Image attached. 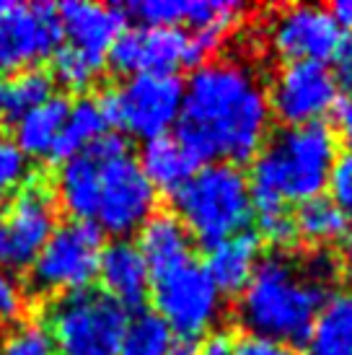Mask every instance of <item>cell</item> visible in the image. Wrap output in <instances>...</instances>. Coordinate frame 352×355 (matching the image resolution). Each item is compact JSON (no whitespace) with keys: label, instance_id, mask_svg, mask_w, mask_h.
Listing matches in <instances>:
<instances>
[{"label":"cell","instance_id":"d4e9b609","mask_svg":"<svg viewBox=\"0 0 352 355\" xmlns=\"http://www.w3.org/2000/svg\"><path fill=\"white\" fill-rule=\"evenodd\" d=\"M174 332L156 311H137L127 319L117 355H168Z\"/></svg>","mask_w":352,"mask_h":355},{"label":"cell","instance_id":"8d00e7d4","mask_svg":"<svg viewBox=\"0 0 352 355\" xmlns=\"http://www.w3.org/2000/svg\"><path fill=\"white\" fill-rule=\"evenodd\" d=\"M168 355H200V343L195 337H174Z\"/></svg>","mask_w":352,"mask_h":355},{"label":"cell","instance_id":"4316f807","mask_svg":"<svg viewBox=\"0 0 352 355\" xmlns=\"http://www.w3.org/2000/svg\"><path fill=\"white\" fill-rule=\"evenodd\" d=\"M0 355H55V343L44 324L24 322L0 343Z\"/></svg>","mask_w":352,"mask_h":355},{"label":"cell","instance_id":"83f0119b","mask_svg":"<svg viewBox=\"0 0 352 355\" xmlns=\"http://www.w3.org/2000/svg\"><path fill=\"white\" fill-rule=\"evenodd\" d=\"M29 177V156L8 135H0V192L21 187Z\"/></svg>","mask_w":352,"mask_h":355},{"label":"cell","instance_id":"7a4b0ae2","mask_svg":"<svg viewBox=\"0 0 352 355\" xmlns=\"http://www.w3.org/2000/svg\"><path fill=\"white\" fill-rule=\"evenodd\" d=\"M337 161V135L326 122L285 128L252 164L249 195L259 213L285 207V200L308 202L322 198Z\"/></svg>","mask_w":352,"mask_h":355},{"label":"cell","instance_id":"74e56055","mask_svg":"<svg viewBox=\"0 0 352 355\" xmlns=\"http://www.w3.org/2000/svg\"><path fill=\"white\" fill-rule=\"evenodd\" d=\"M342 262H344V270H347V272L352 275V231H347V236H344Z\"/></svg>","mask_w":352,"mask_h":355},{"label":"cell","instance_id":"2e32d148","mask_svg":"<svg viewBox=\"0 0 352 355\" xmlns=\"http://www.w3.org/2000/svg\"><path fill=\"white\" fill-rule=\"evenodd\" d=\"M98 277L104 283L101 293H107L122 309L140 306L148 296V288H150V270H148L137 244H132L127 239H117L109 247L101 249Z\"/></svg>","mask_w":352,"mask_h":355},{"label":"cell","instance_id":"d590c367","mask_svg":"<svg viewBox=\"0 0 352 355\" xmlns=\"http://www.w3.org/2000/svg\"><path fill=\"white\" fill-rule=\"evenodd\" d=\"M329 13H332V19L337 21V26H340V31H352V0H340V3H334L332 8H329Z\"/></svg>","mask_w":352,"mask_h":355},{"label":"cell","instance_id":"cb8c5ba5","mask_svg":"<svg viewBox=\"0 0 352 355\" xmlns=\"http://www.w3.org/2000/svg\"><path fill=\"white\" fill-rule=\"evenodd\" d=\"M295 231L311 244H332L347 236V218L337 210L332 200L313 198L308 202H301L295 213Z\"/></svg>","mask_w":352,"mask_h":355},{"label":"cell","instance_id":"277c9868","mask_svg":"<svg viewBox=\"0 0 352 355\" xmlns=\"http://www.w3.org/2000/svg\"><path fill=\"white\" fill-rule=\"evenodd\" d=\"M176 218L207 249L244 234L252 223L254 205L246 174L234 164H207L197 168L174 192Z\"/></svg>","mask_w":352,"mask_h":355},{"label":"cell","instance_id":"f1b7e54d","mask_svg":"<svg viewBox=\"0 0 352 355\" xmlns=\"http://www.w3.org/2000/svg\"><path fill=\"white\" fill-rule=\"evenodd\" d=\"M326 189L332 192V202L347 220H352V153L334 161Z\"/></svg>","mask_w":352,"mask_h":355},{"label":"cell","instance_id":"e0dca14e","mask_svg":"<svg viewBox=\"0 0 352 355\" xmlns=\"http://www.w3.org/2000/svg\"><path fill=\"white\" fill-rule=\"evenodd\" d=\"M137 249L156 277L192 259V234L171 213H153L140 228Z\"/></svg>","mask_w":352,"mask_h":355},{"label":"cell","instance_id":"44dd1931","mask_svg":"<svg viewBox=\"0 0 352 355\" xmlns=\"http://www.w3.org/2000/svg\"><path fill=\"white\" fill-rule=\"evenodd\" d=\"M109 117L101 99L94 96H80L68 107L65 125L60 130L58 146L52 150V158L65 161L70 156H78L86 148H91L98 138H104L109 132Z\"/></svg>","mask_w":352,"mask_h":355},{"label":"cell","instance_id":"3957f363","mask_svg":"<svg viewBox=\"0 0 352 355\" xmlns=\"http://www.w3.org/2000/svg\"><path fill=\"white\" fill-rule=\"evenodd\" d=\"M324 298L326 288L313 283L303 265H295L285 254H270L259 259L252 280L241 291L238 319L249 335L288 347L301 345Z\"/></svg>","mask_w":352,"mask_h":355},{"label":"cell","instance_id":"8fae6325","mask_svg":"<svg viewBox=\"0 0 352 355\" xmlns=\"http://www.w3.org/2000/svg\"><path fill=\"white\" fill-rule=\"evenodd\" d=\"M60 40L55 6L0 0V76L29 70L58 50Z\"/></svg>","mask_w":352,"mask_h":355},{"label":"cell","instance_id":"d6a6232c","mask_svg":"<svg viewBox=\"0 0 352 355\" xmlns=\"http://www.w3.org/2000/svg\"><path fill=\"white\" fill-rule=\"evenodd\" d=\"M234 337L228 332H213L200 345V355H234Z\"/></svg>","mask_w":352,"mask_h":355},{"label":"cell","instance_id":"7402d4cb","mask_svg":"<svg viewBox=\"0 0 352 355\" xmlns=\"http://www.w3.org/2000/svg\"><path fill=\"white\" fill-rule=\"evenodd\" d=\"M70 101L62 96H49L39 107L29 109L24 117L16 119V143L26 156H47L52 158V150L58 146L60 130L65 125Z\"/></svg>","mask_w":352,"mask_h":355},{"label":"cell","instance_id":"d6986e66","mask_svg":"<svg viewBox=\"0 0 352 355\" xmlns=\"http://www.w3.org/2000/svg\"><path fill=\"white\" fill-rule=\"evenodd\" d=\"M137 164L156 192L164 189L171 195L200 168V161L179 143L176 135H158L146 140Z\"/></svg>","mask_w":352,"mask_h":355},{"label":"cell","instance_id":"603a6c76","mask_svg":"<svg viewBox=\"0 0 352 355\" xmlns=\"http://www.w3.org/2000/svg\"><path fill=\"white\" fill-rule=\"evenodd\" d=\"M52 76L39 68L13 73V78H0V119L24 117L29 109L52 96Z\"/></svg>","mask_w":352,"mask_h":355},{"label":"cell","instance_id":"f546056e","mask_svg":"<svg viewBox=\"0 0 352 355\" xmlns=\"http://www.w3.org/2000/svg\"><path fill=\"white\" fill-rule=\"evenodd\" d=\"M259 231L272 247H290L298 236L295 231V218L288 213V207H277L270 213H259Z\"/></svg>","mask_w":352,"mask_h":355},{"label":"cell","instance_id":"1f68e13d","mask_svg":"<svg viewBox=\"0 0 352 355\" xmlns=\"http://www.w3.org/2000/svg\"><path fill=\"white\" fill-rule=\"evenodd\" d=\"M234 355H298L293 347L264 340V337L246 335L244 340H238L234 345Z\"/></svg>","mask_w":352,"mask_h":355},{"label":"cell","instance_id":"9c48e42d","mask_svg":"<svg viewBox=\"0 0 352 355\" xmlns=\"http://www.w3.org/2000/svg\"><path fill=\"white\" fill-rule=\"evenodd\" d=\"M156 314L179 337H195L207 332L223 314V296L197 262H184L168 272L150 277Z\"/></svg>","mask_w":352,"mask_h":355},{"label":"cell","instance_id":"30bf717a","mask_svg":"<svg viewBox=\"0 0 352 355\" xmlns=\"http://www.w3.org/2000/svg\"><path fill=\"white\" fill-rule=\"evenodd\" d=\"M58 228V200L42 182H29L0 213V270L21 272L34 265Z\"/></svg>","mask_w":352,"mask_h":355},{"label":"cell","instance_id":"9a60e30c","mask_svg":"<svg viewBox=\"0 0 352 355\" xmlns=\"http://www.w3.org/2000/svg\"><path fill=\"white\" fill-rule=\"evenodd\" d=\"M125 10L104 3L68 0L58 8L60 31L68 37V47L78 50L96 65H104L112 44L125 31Z\"/></svg>","mask_w":352,"mask_h":355},{"label":"cell","instance_id":"836d02e7","mask_svg":"<svg viewBox=\"0 0 352 355\" xmlns=\"http://www.w3.org/2000/svg\"><path fill=\"white\" fill-rule=\"evenodd\" d=\"M334 60H337V73H334L337 80L352 89V42H344L340 55Z\"/></svg>","mask_w":352,"mask_h":355},{"label":"cell","instance_id":"ffe728a7","mask_svg":"<svg viewBox=\"0 0 352 355\" xmlns=\"http://www.w3.org/2000/svg\"><path fill=\"white\" fill-rule=\"evenodd\" d=\"M303 345L308 355H352V291L324 298Z\"/></svg>","mask_w":352,"mask_h":355},{"label":"cell","instance_id":"5bb4252c","mask_svg":"<svg viewBox=\"0 0 352 355\" xmlns=\"http://www.w3.org/2000/svg\"><path fill=\"white\" fill-rule=\"evenodd\" d=\"M107 58L109 65L125 76H137V73L176 76L179 68H195L189 31L179 26L125 29L114 40Z\"/></svg>","mask_w":352,"mask_h":355},{"label":"cell","instance_id":"52a82bcc","mask_svg":"<svg viewBox=\"0 0 352 355\" xmlns=\"http://www.w3.org/2000/svg\"><path fill=\"white\" fill-rule=\"evenodd\" d=\"M109 122H117L130 135L153 140L168 135V128L179 122L184 104V80L179 76L137 73L130 76L117 91L101 96Z\"/></svg>","mask_w":352,"mask_h":355},{"label":"cell","instance_id":"484cf974","mask_svg":"<svg viewBox=\"0 0 352 355\" xmlns=\"http://www.w3.org/2000/svg\"><path fill=\"white\" fill-rule=\"evenodd\" d=\"M98 68L101 65H96L94 60H88L86 55H80L68 44L52 52V73L68 89H86L88 83L96 78Z\"/></svg>","mask_w":352,"mask_h":355},{"label":"cell","instance_id":"ba28073f","mask_svg":"<svg viewBox=\"0 0 352 355\" xmlns=\"http://www.w3.org/2000/svg\"><path fill=\"white\" fill-rule=\"evenodd\" d=\"M101 231L86 220L58 223L31 265V288L37 293H76L86 291L98 275Z\"/></svg>","mask_w":352,"mask_h":355},{"label":"cell","instance_id":"8992f818","mask_svg":"<svg viewBox=\"0 0 352 355\" xmlns=\"http://www.w3.org/2000/svg\"><path fill=\"white\" fill-rule=\"evenodd\" d=\"M127 319V309L101 291L65 293L49 306L55 355H117Z\"/></svg>","mask_w":352,"mask_h":355},{"label":"cell","instance_id":"7c38bea8","mask_svg":"<svg viewBox=\"0 0 352 355\" xmlns=\"http://www.w3.org/2000/svg\"><path fill=\"white\" fill-rule=\"evenodd\" d=\"M270 109L288 128L322 122L340 101V80L324 62H285L267 94Z\"/></svg>","mask_w":352,"mask_h":355},{"label":"cell","instance_id":"4fadbf2b","mask_svg":"<svg viewBox=\"0 0 352 355\" xmlns=\"http://www.w3.org/2000/svg\"><path fill=\"white\" fill-rule=\"evenodd\" d=\"M270 42L288 62H329L342 50V31L322 6H288L274 13L270 24Z\"/></svg>","mask_w":352,"mask_h":355},{"label":"cell","instance_id":"5b68a950","mask_svg":"<svg viewBox=\"0 0 352 355\" xmlns=\"http://www.w3.org/2000/svg\"><path fill=\"white\" fill-rule=\"evenodd\" d=\"M86 150L94 156V164H96L91 223L109 236H130L153 216L156 189L146 179L137 158L130 153L127 140L122 135L107 132Z\"/></svg>","mask_w":352,"mask_h":355},{"label":"cell","instance_id":"4dcf8cb0","mask_svg":"<svg viewBox=\"0 0 352 355\" xmlns=\"http://www.w3.org/2000/svg\"><path fill=\"white\" fill-rule=\"evenodd\" d=\"M26 311V291L19 277L0 270V324H16Z\"/></svg>","mask_w":352,"mask_h":355},{"label":"cell","instance_id":"6da1fadb","mask_svg":"<svg viewBox=\"0 0 352 355\" xmlns=\"http://www.w3.org/2000/svg\"><path fill=\"white\" fill-rule=\"evenodd\" d=\"M262 80L238 60H207L184 83L176 138L202 164H246L259 156L270 130Z\"/></svg>","mask_w":352,"mask_h":355},{"label":"cell","instance_id":"ac0fdd59","mask_svg":"<svg viewBox=\"0 0 352 355\" xmlns=\"http://www.w3.org/2000/svg\"><path fill=\"white\" fill-rule=\"evenodd\" d=\"M259 265V239L254 234H236L207 249L205 272L215 283L220 296H241Z\"/></svg>","mask_w":352,"mask_h":355},{"label":"cell","instance_id":"e575fe53","mask_svg":"<svg viewBox=\"0 0 352 355\" xmlns=\"http://www.w3.org/2000/svg\"><path fill=\"white\" fill-rule=\"evenodd\" d=\"M337 125H340V135H342L344 146L352 153V99L337 104Z\"/></svg>","mask_w":352,"mask_h":355}]
</instances>
